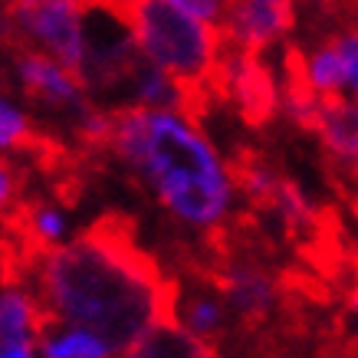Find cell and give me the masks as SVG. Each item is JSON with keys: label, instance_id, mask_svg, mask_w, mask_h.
Returning <instances> with one entry per match:
<instances>
[{"label": "cell", "instance_id": "obj_1", "mask_svg": "<svg viewBox=\"0 0 358 358\" xmlns=\"http://www.w3.org/2000/svg\"><path fill=\"white\" fill-rule=\"evenodd\" d=\"M13 286H23L46 319L89 329L112 355L171 319L174 286L162 280L119 220H99L76 240L40 250Z\"/></svg>", "mask_w": 358, "mask_h": 358}, {"label": "cell", "instance_id": "obj_2", "mask_svg": "<svg viewBox=\"0 0 358 358\" xmlns=\"http://www.w3.org/2000/svg\"><path fill=\"white\" fill-rule=\"evenodd\" d=\"M106 148L119 155L155 201L191 230H217L234 207V171L181 109H115Z\"/></svg>", "mask_w": 358, "mask_h": 358}, {"label": "cell", "instance_id": "obj_3", "mask_svg": "<svg viewBox=\"0 0 358 358\" xmlns=\"http://www.w3.org/2000/svg\"><path fill=\"white\" fill-rule=\"evenodd\" d=\"M115 3L129 20L141 56L164 69L174 83H181L187 96L197 102L201 89L210 86L217 73V59L224 50L220 27L178 10L168 0H115Z\"/></svg>", "mask_w": 358, "mask_h": 358}, {"label": "cell", "instance_id": "obj_4", "mask_svg": "<svg viewBox=\"0 0 358 358\" xmlns=\"http://www.w3.org/2000/svg\"><path fill=\"white\" fill-rule=\"evenodd\" d=\"M0 13V43L7 50H40L76 73L83 56L86 0H10Z\"/></svg>", "mask_w": 358, "mask_h": 358}, {"label": "cell", "instance_id": "obj_5", "mask_svg": "<svg viewBox=\"0 0 358 358\" xmlns=\"http://www.w3.org/2000/svg\"><path fill=\"white\" fill-rule=\"evenodd\" d=\"M296 23V0H227L220 17V36L234 50L263 53L280 43Z\"/></svg>", "mask_w": 358, "mask_h": 358}, {"label": "cell", "instance_id": "obj_6", "mask_svg": "<svg viewBox=\"0 0 358 358\" xmlns=\"http://www.w3.org/2000/svg\"><path fill=\"white\" fill-rule=\"evenodd\" d=\"M13 66H17V79H20L23 92L36 106L73 112V115H79L89 106V96L79 76L53 56L40 53V50H13Z\"/></svg>", "mask_w": 358, "mask_h": 358}, {"label": "cell", "instance_id": "obj_7", "mask_svg": "<svg viewBox=\"0 0 358 358\" xmlns=\"http://www.w3.org/2000/svg\"><path fill=\"white\" fill-rule=\"evenodd\" d=\"M309 129L319 135L322 148L332 162L352 168L358 174V99L352 96H322L315 102Z\"/></svg>", "mask_w": 358, "mask_h": 358}, {"label": "cell", "instance_id": "obj_8", "mask_svg": "<svg viewBox=\"0 0 358 358\" xmlns=\"http://www.w3.org/2000/svg\"><path fill=\"white\" fill-rule=\"evenodd\" d=\"M276 282L257 266L234 263L224 276V303L243 319H263L276 306Z\"/></svg>", "mask_w": 358, "mask_h": 358}, {"label": "cell", "instance_id": "obj_9", "mask_svg": "<svg viewBox=\"0 0 358 358\" xmlns=\"http://www.w3.org/2000/svg\"><path fill=\"white\" fill-rule=\"evenodd\" d=\"M224 319H227L224 303L207 289H174L171 293V322H178L201 342L217 338L224 329Z\"/></svg>", "mask_w": 358, "mask_h": 358}, {"label": "cell", "instance_id": "obj_10", "mask_svg": "<svg viewBox=\"0 0 358 358\" xmlns=\"http://www.w3.org/2000/svg\"><path fill=\"white\" fill-rule=\"evenodd\" d=\"M119 358H214V355H210L207 342L185 332L171 319H162L141 338H135Z\"/></svg>", "mask_w": 358, "mask_h": 358}, {"label": "cell", "instance_id": "obj_11", "mask_svg": "<svg viewBox=\"0 0 358 358\" xmlns=\"http://www.w3.org/2000/svg\"><path fill=\"white\" fill-rule=\"evenodd\" d=\"M46 145V135L23 109H17L13 102L0 99V152H27L36 155Z\"/></svg>", "mask_w": 358, "mask_h": 358}, {"label": "cell", "instance_id": "obj_12", "mask_svg": "<svg viewBox=\"0 0 358 358\" xmlns=\"http://www.w3.org/2000/svg\"><path fill=\"white\" fill-rule=\"evenodd\" d=\"M336 50L342 56V69H345V96L358 99V27L336 33Z\"/></svg>", "mask_w": 358, "mask_h": 358}, {"label": "cell", "instance_id": "obj_13", "mask_svg": "<svg viewBox=\"0 0 358 358\" xmlns=\"http://www.w3.org/2000/svg\"><path fill=\"white\" fill-rule=\"evenodd\" d=\"M20 185H23L20 168L13 162H7V158H0V214L13 207V201L20 194Z\"/></svg>", "mask_w": 358, "mask_h": 358}, {"label": "cell", "instance_id": "obj_14", "mask_svg": "<svg viewBox=\"0 0 358 358\" xmlns=\"http://www.w3.org/2000/svg\"><path fill=\"white\" fill-rule=\"evenodd\" d=\"M168 3H174L178 10L191 13L197 20H207V23H214V27H220V17H224V3H227V0H168Z\"/></svg>", "mask_w": 358, "mask_h": 358}, {"label": "cell", "instance_id": "obj_15", "mask_svg": "<svg viewBox=\"0 0 358 358\" xmlns=\"http://www.w3.org/2000/svg\"><path fill=\"white\" fill-rule=\"evenodd\" d=\"M0 358H36L30 338H0Z\"/></svg>", "mask_w": 358, "mask_h": 358}, {"label": "cell", "instance_id": "obj_16", "mask_svg": "<svg viewBox=\"0 0 358 358\" xmlns=\"http://www.w3.org/2000/svg\"><path fill=\"white\" fill-rule=\"evenodd\" d=\"M348 303H352V309H355V315H358V286L352 289V296H348Z\"/></svg>", "mask_w": 358, "mask_h": 358}]
</instances>
